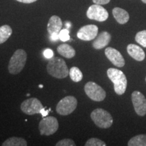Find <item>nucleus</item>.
I'll return each mask as SVG.
<instances>
[{"instance_id": "a211bd4d", "label": "nucleus", "mask_w": 146, "mask_h": 146, "mask_svg": "<svg viewBox=\"0 0 146 146\" xmlns=\"http://www.w3.org/2000/svg\"><path fill=\"white\" fill-rule=\"evenodd\" d=\"M3 146H27V142L24 138L12 137L7 139L2 143Z\"/></svg>"}, {"instance_id": "423d86ee", "label": "nucleus", "mask_w": 146, "mask_h": 146, "mask_svg": "<svg viewBox=\"0 0 146 146\" xmlns=\"http://www.w3.org/2000/svg\"><path fill=\"white\" fill-rule=\"evenodd\" d=\"M84 89L87 96L93 101L102 102L106 97V93L104 89L94 82L89 81L87 83Z\"/></svg>"}, {"instance_id": "b1692460", "label": "nucleus", "mask_w": 146, "mask_h": 146, "mask_svg": "<svg viewBox=\"0 0 146 146\" xmlns=\"http://www.w3.org/2000/svg\"><path fill=\"white\" fill-rule=\"evenodd\" d=\"M56 146H75L76 144L72 139L69 138H66L60 140L56 144Z\"/></svg>"}, {"instance_id": "4be33fe9", "label": "nucleus", "mask_w": 146, "mask_h": 146, "mask_svg": "<svg viewBox=\"0 0 146 146\" xmlns=\"http://www.w3.org/2000/svg\"><path fill=\"white\" fill-rule=\"evenodd\" d=\"M135 41L140 45L146 47V30L141 31L136 34Z\"/></svg>"}, {"instance_id": "1a4fd4ad", "label": "nucleus", "mask_w": 146, "mask_h": 146, "mask_svg": "<svg viewBox=\"0 0 146 146\" xmlns=\"http://www.w3.org/2000/svg\"><path fill=\"white\" fill-rule=\"evenodd\" d=\"M87 18L98 22L106 21L108 18V11L102 5L95 4L91 5L87 11Z\"/></svg>"}, {"instance_id": "ddd939ff", "label": "nucleus", "mask_w": 146, "mask_h": 146, "mask_svg": "<svg viewBox=\"0 0 146 146\" xmlns=\"http://www.w3.org/2000/svg\"><path fill=\"white\" fill-rule=\"evenodd\" d=\"M112 36L107 31H103L97 36L95 41L93 42L92 45L96 50H101L109 44L111 41Z\"/></svg>"}, {"instance_id": "f8f14e48", "label": "nucleus", "mask_w": 146, "mask_h": 146, "mask_svg": "<svg viewBox=\"0 0 146 146\" xmlns=\"http://www.w3.org/2000/svg\"><path fill=\"white\" fill-rule=\"evenodd\" d=\"M105 55L108 59L113 64L117 67H123L125 65V61L123 56L119 51L112 47H107L105 50Z\"/></svg>"}, {"instance_id": "f3484780", "label": "nucleus", "mask_w": 146, "mask_h": 146, "mask_svg": "<svg viewBox=\"0 0 146 146\" xmlns=\"http://www.w3.org/2000/svg\"><path fill=\"white\" fill-rule=\"evenodd\" d=\"M57 51L58 54L66 58H72L74 57L76 54L74 49L70 45L66 44V43L60 45L57 47Z\"/></svg>"}, {"instance_id": "393cba45", "label": "nucleus", "mask_w": 146, "mask_h": 146, "mask_svg": "<svg viewBox=\"0 0 146 146\" xmlns=\"http://www.w3.org/2000/svg\"><path fill=\"white\" fill-rule=\"evenodd\" d=\"M59 39L62 41H67L70 39V35H69V31L67 29H64L61 30L59 33Z\"/></svg>"}, {"instance_id": "7c9ffc66", "label": "nucleus", "mask_w": 146, "mask_h": 146, "mask_svg": "<svg viewBox=\"0 0 146 146\" xmlns=\"http://www.w3.org/2000/svg\"><path fill=\"white\" fill-rule=\"evenodd\" d=\"M66 26L67 27H68V28H69V27H70V23L68 24V23H66Z\"/></svg>"}, {"instance_id": "c85d7f7f", "label": "nucleus", "mask_w": 146, "mask_h": 146, "mask_svg": "<svg viewBox=\"0 0 146 146\" xmlns=\"http://www.w3.org/2000/svg\"><path fill=\"white\" fill-rule=\"evenodd\" d=\"M51 39L53 40V41H56V40L59 39V33H54L50 35Z\"/></svg>"}, {"instance_id": "7ed1b4c3", "label": "nucleus", "mask_w": 146, "mask_h": 146, "mask_svg": "<svg viewBox=\"0 0 146 146\" xmlns=\"http://www.w3.org/2000/svg\"><path fill=\"white\" fill-rule=\"evenodd\" d=\"M27 59V52L22 49H18L11 57L8 64L9 72L17 74L23 70Z\"/></svg>"}, {"instance_id": "4468645a", "label": "nucleus", "mask_w": 146, "mask_h": 146, "mask_svg": "<svg viewBox=\"0 0 146 146\" xmlns=\"http://www.w3.org/2000/svg\"><path fill=\"white\" fill-rule=\"evenodd\" d=\"M62 22L61 18L58 16H52L50 18L48 24H47V32L50 34V35L54 33H59L60 31L62 30Z\"/></svg>"}, {"instance_id": "aec40b11", "label": "nucleus", "mask_w": 146, "mask_h": 146, "mask_svg": "<svg viewBox=\"0 0 146 146\" xmlns=\"http://www.w3.org/2000/svg\"><path fill=\"white\" fill-rule=\"evenodd\" d=\"M129 146H146V135L133 137L128 142Z\"/></svg>"}, {"instance_id": "72a5a7b5", "label": "nucleus", "mask_w": 146, "mask_h": 146, "mask_svg": "<svg viewBox=\"0 0 146 146\" xmlns=\"http://www.w3.org/2000/svg\"><path fill=\"white\" fill-rule=\"evenodd\" d=\"M145 81H146V77H145Z\"/></svg>"}, {"instance_id": "20e7f679", "label": "nucleus", "mask_w": 146, "mask_h": 146, "mask_svg": "<svg viewBox=\"0 0 146 146\" xmlns=\"http://www.w3.org/2000/svg\"><path fill=\"white\" fill-rule=\"evenodd\" d=\"M91 118L94 123L101 129H108L113 123L112 115L102 108L94 110L91 112Z\"/></svg>"}, {"instance_id": "6e6552de", "label": "nucleus", "mask_w": 146, "mask_h": 146, "mask_svg": "<svg viewBox=\"0 0 146 146\" xmlns=\"http://www.w3.org/2000/svg\"><path fill=\"white\" fill-rule=\"evenodd\" d=\"M43 108L44 107L40 100L35 98H31L25 100L21 105V110L25 114L28 115L40 114Z\"/></svg>"}, {"instance_id": "2f4dec72", "label": "nucleus", "mask_w": 146, "mask_h": 146, "mask_svg": "<svg viewBox=\"0 0 146 146\" xmlns=\"http://www.w3.org/2000/svg\"><path fill=\"white\" fill-rule=\"evenodd\" d=\"M142 1H143V3H146V0H141Z\"/></svg>"}, {"instance_id": "f257e3e1", "label": "nucleus", "mask_w": 146, "mask_h": 146, "mask_svg": "<svg viewBox=\"0 0 146 146\" xmlns=\"http://www.w3.org/2000/svg\"><path fill=\"white\" fill-rule=\"evenodd\" d=\"M47 71L56 78H64L68 76L69 71L66 64L62 58L53 57L47 65Z\"/></svg>"}, {"instance_id": "c756f323", "label": "nucleus", "mask_w": 146, "mask_h": 146, "mask_svg": "<svg viewBox=\"0 0 146 146\" xmlns=\"http://www.w3.org/2000/svg\"><path fill=\"white\" fill-rule=\"evenodd\" d=\"M16 1L24 3H31L35 2V1H37V0H16Z\"/></svg>"}, {"instance_id": "f03ea898", "label": "nucleus", "mask_w": 146, "mask_h": 146, "mask_svg": "<svg viewBox=\"0 0 146 146\" xmlns=\"http://www.w3.org/2000/svg\"><path fill=\"white\" fill-rule=\"evenodd\" d=\"M107 75L114 84L115 93L119 96L125 94L127 87V79L123 71L110 68L107 70Z\"/></svg>"}, {"instance_id": "473e14b6", "label": "nucleus", "mask_w": 146, "mask_h": 146, "mask_svg": "<svg viewBox=\"0 0 146 146\" xmlns=\"http://www.w3.org/2000/svg\"><path fill=\"white\" fill-rule=\"evenodd\" d=\"M39 87H40V88H43V85H39Z\"/></svg>"}, {"instance_id": "cd10ccee", "label": "nucleus", "mask_w": 146, "mask_h": 146, "mask_svg": "<svg viewBox=\"0 0 146 146\" xmlns=\"http://www.w3.org/2000/svg\"><path fill=\"white\" fill-rule=\"evenodd\" d=\"M50 111H51L50 108H49L48 110H45V108H43L41 110V113H40V114H41L42 116H43V117H45V116H47V114H48V113L50 112Z\"/></svg>"}, {"instance_id": "dca6fc26", "label": "nucleus", "mask_w": 146, "mask_h": 146, "mask_svg": "<svg viewBox=\"0 0 146 146\" xmlns=\"http://www.w3.org/2000/svg\"><path fill=\"white\" fill-rule=\"evenodd\" d=\"M113 16L120 25L126 24L129 20V14L125 10L120 8H114L112 10Z\"/></svg>"}, {"instance_id": "39448f33", "label": "nucleus", "mask_w": 146, "mask_h": 146, "mask_svg": "<svg viewBox=\"0 0 146 146\" xmlns=\"http://www.w3.org/2000/svg\"><path fill=\"white\" fill-rule=\"evenodd\" d=\"M77 104V100L74 96H66L58 102L56 106V112L62 116H67L75 110Z\"/></svg>"}, {"instance_id": "9d476101", "label": "nucleus", "mask_w": 146, "mask_h": 146, "mask_svg": "<svg viewBox=\"0 0 146 146\" xmlns=\"http://www.w3.org/2000/svg\"><path fill=\"white\" fill-rule=\"evenodd\" d=\"M133 108L137 114L143 116L146 114V99L142 93L135 91L131 95Z\"/></svg>"}, {"instance_id": "9b49d317", "label": "nucleus", "mask_w": 146, "mask_h": 146, "mask_svg": "<svg viewBox=\"0 0 146 146\" xmlns=\"http://www.w3.org/2000/svg\"><path fill=\"white\" fill-rule=\"evenodd\" d=\"M98 33V27L94 25H85L78 30L77 37L83 41H89L96 39Z\"/></svg>"}, {"instance_id": "0eeeda50", "label": "nucleus", "mask_w": 146, "mask_h": 146, "mask_svg": "<svg viewBox=\"0 0 146 146\" xmlns=\"http://www.w3.org/2000/svg\"><path fill=\"white\" fill-rule=\"evenodd\" d=\"M59 124L57 118L54 116H46L40 121L39 129L41 135L49 136L58 131Z\"/></svg>"}, {"instance_id": "412c9836", "label": "nucleus", "mask_w": 146, "mask_h": 146, "mask_svg": "<svg viewBox=\"0 0 146 146\" xmlns=\"http://www.w3.org/2000/svg\"><path fill=\"white\" fill-rule=\"evenodd\" d=\"M69 76H70L71 80L72 81L75 82V83L81 81L83 77V73H82L81 70L75 66H73L70 69Z\"/></svg>"}, {"instance_id": "a878e982", "label": "nucleus", "mask_w": 146, "mask_h": 146, "mask_svg": "<svg viewBox=\"0 0 146 146\" xmlns=\"http://www.w3.org/2000/svg\"><path fill=\"white\" fill-rule=\"evenodd\" d=\"M43 56L47 59H51L54 57V52L51 49H46L43 52Z\"/></svg>"}, {"instance_id": "2eb2a0df", "label": "nucleus", "mask_w": 146, "mask_h": 146, "mask_svg": "<svg viewBox=\"0 0 146 146\" xmlns=\"http://www.w3.org/2000/svg\"><path fill=\"white\" fill-rule=\"evenodd\" d=\"M128 54L131 57L137 61H143L145 59V54L143 49L135 44H129L127 48Z\"/></svg>"}, {"instance_id": "5701e85b", "label": "nucleus", "mask_w": 146, "mask_h": 146, "mask_svg": "<svg viewBox=\"0 0 146 146\" xmlns=\"http://www.w3.org/2000/svg\"><path fill=\"white\" fill-rule=\"evenodd\" d=\"M85 145V146H106V144L98 138H91L87 140Z\"/></svg>"}, {"instance_id": "bb28decb", "label": "nucleus", "mask_w": 146, "mask_h": 146, "mask_svg": "<svg viewBox=\"0 0 146 146\" xmlns=\"http://www.w3.org/2000/svg\"><path fill=\"white\" fill-rule=\"evenodd\" d=\"M110 0H93V2L96 4H99V5H105L108 3Z\"/></svg>"}, {"instance_id": "6ab92c4d", "label": "nucleus", "mask_w": 146, "mask_h": 146, "mask_svg": "<svg viewBox=\"0 0 146 146\" xmlns=\"http://www.w3.org/2000/svg\"><path fill=\"white\" fill-rule=\"evenodd\" d=\"M12 34V29L9 25L0 27V44L5 43Z\"/></svg>"}]
</instances>
